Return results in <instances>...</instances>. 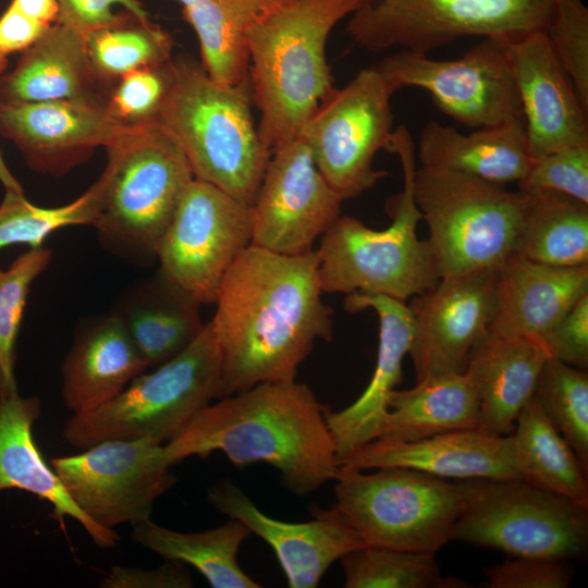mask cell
<instances>
[{
    "label": "cell",
    "mask_w": 588,
    "mask_h": 588,
    "mask_svg": "<svg viewBox=\"0 0 588 588\" xmlns=\"http://www.w3.org/2000/svg\"><path fill=\"white\" fill-rule=\"evenodd\" d=\"M157 120L183 150L194 179L253 205L271 151L252 111L249 83L222 85L188 58L169 62Z\"/></svg>",
    "instance_id": "obj_4"
},
{
    "label": "cell",
    "mask_w": 588,
    "mask_h": 588,
    "mask_svg": "<svg viewBox=\"0 0 588 588\" xmlns=\"http://www.w3.org/2000/svg\"><path fill=\"white\" fill-rule=\"evenodd\" d=\"M393 154L401 160L403 191L387 203L391 223L373 230L340 216L323 233L316 250L323 293L379 294L407 302L440 280L428 240H419L421 220L414 198L415 144L405 125L394 128Z\"/></svg>",
    "instance_id": "obj_5"
},
{
    "label": "cell",
    "mask_w": 588,
    "mask_h": 588,
    "mask_svg": "<svg viewBox=\"0 0 588 588\" xmlns=\"http://www.w3.org/2000/svg\"><path fill=\"white\" fill-rule=\"evenodd\" d=\"M420 167L446 170L504 185L522 181L531 163L524 122L468 134L431 121L418 140Z\"/></svg>",
    "instance_id": "obj_28"
},
{
    "label": "cell",
    "mask_w": 588,
    "mask_h": 588,
    "mask_svg": "<svg viewBox=\"0 0 588 588\" xmlns=\"http://www.w3.org/2000/svg\"><path fill=\"white\" fill-rule=\"evenodd\" d=\"M551 357L574 367L588 366V294L559 321L546 341Z\"/></svg>",
    "instance_id": "obj_44"
},
{
    "label": "cell",
    "mask_w": 588,
    "mask_h": 588,
    "mask_svg": "<svg viewBox=\"0 0 588 588\" xmlns=\"http://www.w3.org/2000/svg\"><path fill=\"white\" fill-rule=\"evenodd\" d=\"M86 36L91 64L100 78H121L137 69L171 60L172 39L160 26L128 11Z\"/></svg>",
    "instance_id": "obj_35"
},
{
    "label": "cell",
    "mask_w": 588,
    "mask_h": 588,
    "mask_svg": "<svg viewBox=\"0 0 588 588\" xmlns=\"http://www.w3.org/2000/svg\"><path fill=\"white\" fill-rule=\"evenodd\" d=\"M543 33L588 110V8L581 0H559Z\"/></svg>",
    "instance_id": "obj_40"
},
{
    "label": "cell",
    "mask_w": 588,
    "mask_h": 588,
    "mask_svg": "<svg viewBox=\"0 0 588 588\" xmlns=\"http://www.w3.org/2000/svg\"><path fill=\"white\" fill-rule=\"evenodd\" d=\"M13 5L0 16V74L8 68V57L28 49L49 27Z\"/></svg>",
    "instance_id": "obj_47"
},
{
    "label": "cell",
    "mask_w": 588,
    "mask_h": 588,
    "mask_svg": "<svg viewBox=\"0 0 588 588\" xmlns=\"http://www.w3.org/2000/svg\"><path fill=\"white\" fill-rule=\"evenodd\" d=\"M327 411L296 380L260 382L201 409L163 444L164 456L171 466L213 452L237 466L266 463L285 488L305 497L333 480L340 468Z\"/></svg>",
    "instance_id": "obj_2"
},
{
    "label": "cell",
    "mask_w": 588,
    "mask_h": 588,
    "mask_svg": "<svg viewBox=\"0 0 588 588\" xmlns=\"http://www.w3.org/2000/svg\"><path fill=\"white\" fill-rule=\"evenodd\" d=\"M346 588L464 587L442 578L436 553L364 546L341 560Z\"/></svg>",
    "instance_id": "obj_36"
},
{
    "label": "cell",
    "mask_w": 588,
    "mask_h": 588,
    "mask_svg": "<svg viewBox=\"0 0 588 588\" xmlns=\"http://www.w3.org/2000/svg\"><path fill=\"white\" fill-rule=\"evenodd\" d=\"M49 464L77 507L110 529L150 519L176 481L163 444L150 438L103 441Z\"/></svg>",
    "instance_id": "obj_15"
},
{
    "label": "cell",
    "mask_w": 588,
    "mask_h": 588,
    "mask_svg": "<svg viewBox=\"0 0 588 588\" xmlns=\"http://www.w3.org/2000/svg\"><path fill=\"white\" fill-rule=\"evenodd\" d=\"M200 304L159 270L133 286L113 313L147 367L186 350L203 332Z\"/></svg>",
    "instance_id": "obj_29"
},
{
    "label": "cell",
    "mask_w": 588,
    "mask_h": 588,
    "mask_svg": "<svg viewBox=\"0 0 588 588\" xmlns=\"http://www.w3.org/2000/svg\"><path fill=\"white\" fill-rule=\"evenodd\" d=\"M519 191L550 189L588 204V144L561 147L531 160Z\"/></svg>",
    "instance_id": "obj_41"
},
{
    "label": "cell",
    "mask_w": 588,
    "mask_h": 588,
    "mask_svg": "<svg viewBox=\"0 0 588 588\" xmlns=\"http://www.w3.org/2000/svg\"><path fill=\"white\" fill-rule=\"evenodd\" d=\"M11 5L25 15L51 25L58 21L59 7L57 0H12Z\"/></svg>",
    "instance_id": "obj_48"
},
{
    "label": "cell",
    "mask_w": 588,
    "mask_h": 588,
    "mask_svg": "<svg viewBox=\"0 0 588 588\" xmlns=\"http://www.w3.org/2000/svg\"><path fill=\"white\" fill-rule=\"evenodd\" d=\"M371 470L340 467L333 479V505L366 546L437 553L451 541L463 509L456 482L404 467Z\"/></svg>",
    "instance_id": "obj_9"
},
{
    "label": "cell",
    "mask_w": 588,
    "mask_h": 588,
    "mask_svg": "<svg viewBox=\"0 0 588 588\" xmlns=\"http://www.w3.org/2000/svg\"><path fill=\"white\" fill-rule=\"evenodd\" d=\"M559 0H360L346 30L369 51L428 53L457 38L505 42L544 32Z\"/></svg>",
    "instance_id": "obj_11"
},
{
    "label": "cell",
    "mask_w": 588,
    "mask_h": 588,
    "mask_svg": "<svg viewBox=\"0 0 588 588\" xmlns=\"http://www.w3.org/2000/svg\"><path fill=\"white\" fill-rule=\"evenodd\" d=\"M97 75L86 36L54 22L19 59L0 74V106L54 100H97Z\"/></svg>",
    "instance_id": "obj_27"
},
{
    "label": "cell",
    "mask_w": 588,
    "mask_h": 588,
    "mask_svg": "<svg viewBox=\"0 0 588 588\" xmlns=\"http://www.w3.org/2000/svg\"><path fill=\"white\" fill-rule=\"evenodd\" d=\"M397 88L375 65L333 88L303 127L302 137L331 187L352 199L388 176L373 168L377 152H393L391 98Z\"/></svg>",
    "instance_id": "obj_12"
},
{
    "label": "cell",
    "mask_w": 588,
    "mask_h": 588,
    "mask_svg": "<svg viewBox=\"0 0 588 588\" xmlns=\"http://www.w3.org/2000/svg\"><path fill=\"white\" fill-rule=\"evenodd\" d=\"M58 22L70 25L87 35L96 29L113 24L120 14L113 7L121 5L142 20H148V13L139 0H57Z\"/></svg>",
    "instance_id": "obj_45"
},
{
    "label": "cell",
    "mask_w": 588,
    "mask_h": 588,
    "mask_svg": "<svg viewBox=\"0 0 588 588\" xmlns=\"http://www.w3.org/2000/svg\"><path fill=\"white\" fill-rule=\"evenodd\" d=\"M316 250L249 245L222 280L210 320L221 353L220 399L260 382L296 380L318 340L331 341Z\"/></svg>",
    "instance_id": "obj_1"
},
{
    "label": "cell",
    "mask_w": 588,
    "mask_h": 588,
    "mask_svg": "<svg viewBox=\"0 0 588 588\" xmlns=\"http://www.w3.org/2000/svg\"><path fill=\"white\" fill-rule=\"evenodd\" d=\"M0 182L3 185L5 192H14L19 194H24L21 183L11 173L10 169L5 164L4 159L1 156V152H0Z\"/></svg>",
    "instance_id": "obj_49"
},
{
    "label": "cell",
    "mask_w": 588,
    "mask_h": 588,
    "mask_svg": "<svg viewBox=\"0 0 588 588\" xmlns=\"http://www.w3.org/2000/svg\"><path fill=\"white\" fill-rule=\"evenodd\" d=\"M97 209L94 184L75 200L58 207H40L24 194L5 192L0 204V249L16 244L42 247L45 240L60 229L91 225Z\"/></svg>",
    "instance_id": "obj_38"
},
{
    "label": "cell",
    "mask_w": 588,
    "mask_h": 588,
    "mask_svg": "<svg viewBox=\"0 0 588 588\" xmlns=\"http://www.w3.org/2000/svg\"><path fill=\"white\" fill-rule=\"evenodd\" d=\"M478 401L468 375L450 373L393 390L377 439L416 441L436 434L477 429Z\"/></svg>",
    "instance_id": "obj_30"
},
{
    "label": "cell",
    "mask_w": 588,
    "mask_h": 588,
    "mask_svg": "<svg viewBox=\"0 0 588 588\" xmlns=\"http://www.w3.org/2000/svg\"><path fill=\"white\" fill-rule=\"evenodd\" d=\"M549 357L538 341L490 330L471 352L465 370L478 401L476 430L495 437L511 434Z\"/></svg>",
    "instance_id": "obj_25"
},
{
    "label": "cell",
    "mask_w": 588,
    "mask_h": 588,
    "mask_svg": "<svg viewBox=\"0 0 588 588\" xmlns=\"http://www.w3.org/2000/svg\"><path fill=\"white\" fill-rule=\"evenodd\" d=\"M112 311L82 323L61 365V395L73 414L91 411L121 393L147 369Z\"/></svg>",
    "instance_id": "obj_26"
},
{
    "label": "cell",
    "mask_w": 588,
    "mask_h": 588,
    "mask_svg": "<svg viewBox=\"0 0 588 588\" xmlns=\"http://www.w3.org/2000/svg\"><path fill=\"white\" fill-rule=\"evenodd\" d=\"M376 66L397 90H427L438 110L467 127L524 122L503 40L483 38L455 60H433L427 53L401 49Z\"/></svg>",
    "instance_id": "obj_14"
},
{
    "label": "cell",
    "mask_w": 588,
    "mask_h": 588,
    "mask_svg": "<svg viewBox=\"0 0 588 588\" xmlns=\"http://www.w3.org/2000/svg\"><path fill=\"white\" fill-rule=\"evenodd\" d=\"M155 568L113 566L100 580L101 588H189L193 579L184 564L168 561Z\"/></svg>",
    "instance_id": "obj_46"
},
{
    "label": "cell",
    "mask_w": 588,
    "mask_h": 588,
    "mask_svg": "<svg viewBox=\"0 0 588 588\" xmlns=\"http://www.w3.org/2000/svg\"><path fill=\"white\" fill-rule=\"evenodd\" d=\"M340 467L371 470L404 467L443 479H520L512 434L456 430L416 441L375 439L342 458Z\"/></svg>",
    "instance_id": "obj_21"
},
{
    "label": "cell",
    "mask_w": 588,
    "mask_h": 588,
    "mask_svg": "<svg viewBox=\"0 0 588 588\" xmlns=\"http://www.w3.org/2000/svg\"><path fill=\"white\" fill-rule=\"evenodd\" d=\"M252 238L253 206L193 179L159 244L158 270L200 305L215 304L222 280Z\"/></svg>",
    "instance_id": "obj_13"
},
{
    "label": "cell",
    "mask_w": 588,
    "mask_h": 588,
    "mask_svg": "<svg viewBox=\"0 0 588 588\" xmlns=\"http://www.w3.org/2000/svg\"><path fill=\"white\" fill-rule=\"evenodd\" d=\"M342 201L306 142H287L272 150L252 205V245L283 255L309 252L341 216Z\"/></svg>",
    "instance_id": "obj_16"
},
{
    "label": "cell",
    "mask_w": 588,
    "mask_h": 588,
    "mask_svg": "<svg viewBox=\"0 0 588 588\" xmlns=\"http://www.w3.org/2000/svg\"><path fill=\"white\" fill-rule=\"evenodd\" d=\"M41 415L36 396L0 395V492L19 489L52 506V516L64 529V519H75L100 549H113L120 542L114 529L93 522L65 492L59 477L39 451L33 433Z\"/></svg>",
    "instance_id": "obj_24"
},
{
    "label": "cell",
    "mask_w": 588,
    "mask_h": 588,
    "mask_svg": "<svg viewBox=\"0 0 588 588\" xmlns=\"http://www.w3.org/2000/svg\"><path fill=\"white\" fill-rule=\"evenodd\" d=\"M53 253L37 247L0 267V395L19 393L15 379L16 339L33 282L49 267Z\"/></svg>",
    "instance_id": "obj_39"
},
{
    "label": "cell",
    "mask_w": 588,
    "mask_h": 588,
    "mask_svg": "<svg viewBox=\"0 0 588 588\" xmlns=\"http://www.w3.org/2000/svg\"><path fill=\"white\" fill-rule=\"evenodd\" d=\"M348 313L372 309L379 318V345L375 370L364 392L347 407L328 408L327 422L339 462L355 449L378 438L388 412V396L402 381V364L413 339V317L406 302L387 295L352 293Z\"/></svg>",
    "instance_id": "obj_22"
},
{
    "label": "cell",
    "mask_w": 588,
    "mask_h": 588,
    "mask_svg": "<svg viewBox=\"0 0 588 588\" xmlns=\"http://www.w3.org/2000/svg\"><path fill=\"white\" fill-rule=\"evenodd\" d=\"M534 396L588 474L587 371L549 357L538 376Z\"/></svg>",
    "instance_id": "obj_37"
},
{
    "label": "cell",
    "mask_w": 588,
    "mask_h": 588,
    "mask_svg": "<svg viewBox=\"0 0 588 588\" xmlns=\"http://www.w3.org/2000/svg\"><path fill=\"white\" fill-rule=\"evenodd\" d=\"M511 434L522 480L588 509L587 473L534 395Z\"/></svg>",
    "instance_id": "obj_34"
},
{
    "label": "cell",
    "mask_w": 588,
    "mask_h": 588,
    "mask_svg": "<svg viewBox=\"0 0 588 588\" xmlns=\"http://www.w3.org/2000/svg\"><path fill=\"white\" fill-rule=\"evenodd\" d=\"M130 124L115 118L107 101L54 100L0 106V133L12 140L27 166L59 175L107 148Z\"/></svg>",
    "instance_id": "obj_19"
},
{
    "label": "cell",
    "mask_w": 588,
    "mask_h": 588,
    "mask_svg": "<svg viewBox=\"0 0 588 588\" xmlns=\"http://www.w3.org/2000/svg\"><path fill=\"white\" fill-rule=\"evenodd\" d=\"M221 353L210 321L181 354L134 378L109 402L73 414L62 431L84 450L108 440L176 438L212 400L220 399Z\"/></svg>",
    "instance_id": "obj_7"
},
{
    "label": "cell",
    "mask_w": 588,
    "mask_h": 588,
    "mask_svg": "<svg viewBox=\"0 0 588 588\" xmlns=\"http://www.w3.org/2000/svg\"><path fill=\"white\" fill-rule=\"evenodd\" d=\"M169 62L123 75L107 101L111 113L127 124L157 118L169 86Z\"/></svg>",
    "instance_id": "obj_42"
},
{
    "label": "cell",
    "mask_w": 588,
    "mask_h": 588,
    "mask_svg": "<svg viewBox=\"0 0 588 588\" xmlns=\"http://www.w3.org/2000/svg\"><path fill=\"white\" fill-rule=\"evenodd\" d=\"M495 278L497 269L446 275L411 298L408 354L416 382L466 370L471 352L491 329Z\"/></svg>",
    "instance_id": "obj_17"
},
{
    "label": "cell",
    "mask_w": 588,
    "mask_h": 588,
    "mask_svg": "<svg viewBox=\"0 0 588 588\" xmlns=\"http://www.w3.org/2000/svg\"><path fill=\"white\" fill-rule=\"evenodd\" d=\"M463 509L451 540L514 558H580L588 544V509L522 479L457 480Z\"/></svg>",
    "instance_id": "obj_10"
},
{
    "label": "cell",
    "mask_w": 588,
    "mask_h": 588,
    "mask_svg": "<svg viewBox=\"0 0 588 588\" xmlns=\"http://www.w3.org/2000/svg\"><path fill=\"white\" fill-rule=\"evenodd\" d=\"M531 160L561 147L588 144V110L543 32L506 42Z\"/></svg>",
    "instance_id": "obj_20"
},
{
    "label": "cell",
    "mask_w": 588,
    "mask_h": 588,
    "mask_svg": "<svg viewBox=\"0 0 588 588\" xmlns=\"http://www.w3.org/2000/svg\"><path fill=\"white\" fill-rule=\"evenodd\" d=\"M360 0H287L248 35V83L260 111L258 133L272 152L299 137L334 88L326 45Z\"/></svg>",
    "instance_id": "obj_3"
},
{
    "label": "cell",
    "mask_w": 588,
    "mask_h": 588,
    "mask_svg": "<svg viewBox=\"0 0 588 588\" xmlns=\"http://www.w3.org/2000/svg\"><path fill=\"white\" fill-rule=\"evenodd\" d=\"M414 198L429 230L440 278L498 269L516 252L525 198L504 185L420 167Z\"/></svg>",
    "instance_id": "obj_8"
},
{
    "label": "cell",
    "mask_w": 588,
    "mask_h": 588,
    "mask_svg": "<svg viewBox=\"0 0 588 588\" xmlns=\"http://www.w3.org/2000/svg\"><path fill=\"white\" fill-rule=\"evenodd\" d=\"M482 572L489 588H566L572 581L561 560L515 558Z\"/></svg>",
    "instance_id": "obj_43"
},
{
    "label": "cell",
    "mask_w": 588,
    "mask_h": 588,
    "mask_svg": "<svg viewBox=\"0 0 588 588\" xmlns=\"http://www.w3.org/2000/svg\"><path fill=\"white\" fill-rule=\"evenodd\" d=\"M586 294L588 265L558 267L513 254L497 269L490 330L546 346L554 327Z\"/></svg>",
    "instance_id": "obj_23"
},
{
    "label": "cell",
    "mask_w": 588,
    "mask_h": 588,
    "mask_svg": "<svg viewBox=\"0 0 588 588\" xmlns=\"http://www.w3.org/2000/svg\"><path fill=\"white\" fill-rule=\"evenodd\" d=\"M182 4L183 8L194 5L203 0H175Z\"/></svg>",
    "instance_id": "obj_50"
},
{
    "label": "cell",
    "mask_w": 588,
    "mask_h": 588,
    "mask_svg": "<svg viewBox=\"0 0 588 588\" xmlns=\"http://www.w3.org/2000/svg\"><path fill=\"white\" fill-rule=\"evenodd\" d=\"M96 183L91 224L99 243L127 260L145 264L157 250L179 200L194 179L188 161L157 118L130 124L107 148Z\"/></svg>",
    "instance_id": "obj_6"
},
{
    "label": "cell",
    "mask_w": 588,
    "mask_h": 588,
    "mask_svg": "<svg viewBox=\"0 0 588 588\" xmlns=\"http://www.w3.org/2000/svg\"><path fill=\"white\" fill-rule=\"evenodd\" d=\"M519 192L525 205L515 254L558 267L588 265V204L550 189Z\"/></svg>",
    "instance_id": "obj_33"
},
{
    "label": "cell",
    "mask_w": 588,
    "mask_h": 588,
    "mask_svg": "<svg viewBox=\"0 0 588 588\" xmlns=\"http://www.w3.org/2000/svg\"><path fill=\"white\" fill-rule=\"evenodd\" d=\"M250 534L240 520L219 527L182 532L151 519L132 525V539L164 560L187 564L198 571L213 588H258L237 562L241 544Z\"/></svg>",
    "instance_id": "obj_32"
},
{
    "label": "cell",
    "mask_w": 588,
    "mask_h": 588,
    "mask_svg": "<svg viewBox=\"0 0 588 588\" xmlns=\"http://www.w3.org/2000/svg\"><path fill=\"white\" fill-rule=\"evenodd\" d=\"M207 500L222 514L242 522L273 550L291 588L317 587L335 561L366 546L334 505L315 507L308 522H283L260 511L230 480L208 488Z\"/></svg>",
    "instance_id": "obj_18"
},
{
    "label": "cell",
    "mask_w": 588,
    "mask_h": 588,
    "mask_svg": "<svg viewBox=\"0 0 588 588\" xmlns=\"http://www.w3.org/2000/svg\"><path fill=\"white\" fill-rule=\"evenodd\" d=\"M287 0H203L182 9L194 29L201 66L215 82L248 81V35L252 28Z\"/></svg>",
    "instance_id": "obj_31"
}]
</instances>
